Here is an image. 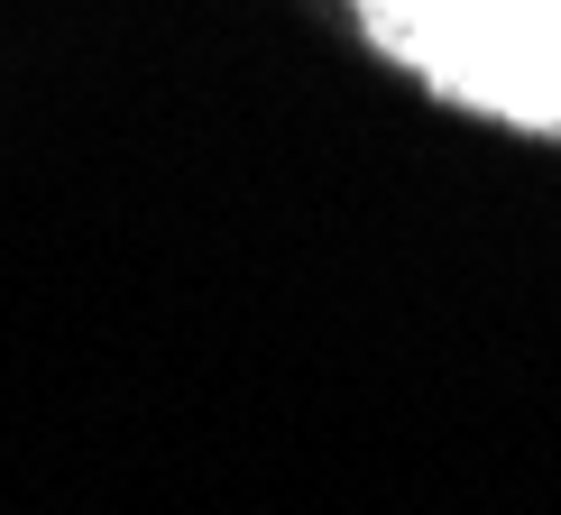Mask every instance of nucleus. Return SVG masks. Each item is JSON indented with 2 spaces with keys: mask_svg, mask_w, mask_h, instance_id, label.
Masks as SVG:
<instances>
[{
  "mask_svg": "<svg viewBox=\"0 0 561 515\" xmlns=\"http://www.w3.org/2000/svg\"><path fill=\"white\" fill-rule=\"evenodd\" d=\"M350 19L433 102L561 138V0H350Z\"/></svg>",
  "mask_w": 561,
  "mask_h": 515,
  "instance_id": "f257e3e1",
  "label": "nucleus"
}]
</instances>
